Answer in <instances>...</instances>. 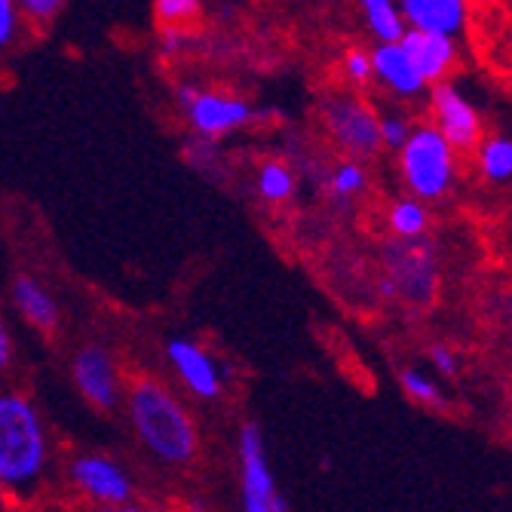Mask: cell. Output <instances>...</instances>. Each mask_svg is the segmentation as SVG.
<instances>
[{"label": "cell", "instance_id": "6da1fadb", "mask_svg": "<svg viewBox=\"0 0 512 512\" xmlns=\"http://www.w3.org/2000/svg\"><path fill=\"white\" fill-rule=\"evenodd\" d=\"M126 414L135 439L163 467H188L200 451L194 414L175 393L154 381L135 378L126 390Z\"/></svg>", "mask_w": 512, "mask_h": 512}, {"label": "cell", "instance_id": "7a4b0ae2", "mask_svg": "<svg viewBox=\"0 0 512 512\" xmlns=\"http://www.w3.org/2000/svg\"><path fill=\"white\" fill-rule=\"evenodd\" d=\"M53 445L34 399L19 390H0V485L28 500L50 473Z\"/></svg>", "mask_w": 512, "mask_h": 512}, {"label": "cell", "instance_id": "3957f363", "mask_svg": "<svg viewBox=\"0 0 512 512\" xmlns=\"http://www.w3.org/2000/svg\"><path fill=\"white\" fill-rule=\"evenodd\" d=\"M399 172L411 197L424 203L442 200L451 191L457 172L454 148L436 126H411L399 148Z\"/></svg>", "mask_w": 512, "mask_h": 512}, {"label": "cell", "instance_id": "277c9868", "mask_svg": "<svg viewBox=\"0 0 512 512\" xmlns=\"http://www.w3.org/2000/svg\"><path fill=\"white\" fill-rule=\"evenodd\" d=\"M68 485L92 506L135 509V479L120 460L108 454H77L68 460Z\"/></svg>", "mask_w": 512, "mask_h": 512}, {"label": "cell", "instance_id": "5b68a950", "mask_svg": "<svg viewBox=\"0 0 512 512\" xmlns=\"http://www.w3.org/2000/svg\"><path fill=\"white\" fill-rule=\"evenodd\" d=\"M178 102L194 135L209 138V142H221L224 135H234L255 120V108L240 96H230V92L181 86Z\"/></svg>", "mask_w": 512, "mask_h": 512}, {"label": "cell", "instance_id": "8992f818", "mask_svg": "<svg viewBox=\"0 0 512 512\" xmlns=\"http://www.w3.org/2000/svg\"><path fill=\"white\" fill-rule=\"evenodd\" d=\"M322 123L335 145L353 157H371L381 151L378 114L353 92H332L322 102Z\"/></svg>", "mask_w": 512, "mask_h": 512}, {"label": "cell", "instance_id": "52a82bcc", "mask_svg": "<svg viewBox=\"0 0 512 512\" xmlns=\"http://www.w3.org/2000/svg\"><path fill=\"white\" fill-rule=\"evenodd\" d=\"M237 463H240V503L246 512H283L286 500L279 497L276 476L270 470L264 436L258 424H243L237 436Z\"/></svg>", "mask_w": 512, "mask_h": 512}, {"label": "cell", "instance_id": "ba28073f", "mask_svg": "<svg viewBox=\"0 0 512 512\" xmlns=\"http://www.w3.org/2000/svg\"><path fill=\"white\" fill-rule=\"evenodd\" d=\"M71 378L80 396L96 411H117L123 402V384L114 353L105 344H83L71 359Z\"/></svg>", "mask_w": 512, "mask_h": 512}, {"label": "cell", "instance_id": "9c48e42d", "mask_svg": "<svg viewBox=\"0 0 512 512\" xmlns=\"http://www.w3.org/2000/svg\"><path fill=\"white\" fill-rule=\"evenodd\" d=\"M166 359L175 371V378L181 381V387L194 399L215 402L221 396V390H224L221 365L200 341H191V338L166 341Z\"/></svg>", "mask_w": 512, "mask_h": 512}, {"label": "cell", "instance_id": "30bf717a", "mask_svg": "<svg viewBox=\"0 0 512 512\" xmlns=\"http://www.w3.org/2000/svg\"><path fill=\"white\" fill-rule=\"evenodd\" d=\"M390 276L396 295H402L411 304H427L433 298V286H436V261H433V249L427 243H421V237L414 240H399L390 249Z\"/></svg>", "mask_w": 512, "mask_h": 512}, {"label": "cell", "instance_id": "8fae6325", "mask_svg": "<svg viewBox=\"0 0 512 512\" xmlns=\"http://www.w3.org/2000/svg\"><path fill=\"white\" fill-rule=\"evenodd\" d=\"M430 105H433L436 129L448 138V145H451L454 151H470V148L479 145V138H482L479 111L470 105V99L463 96V92H460L454 83L439 80V83L433 86Z\"/></svg>", "mask_w": 512, "mask_h": 512}, {"label": "cell", "instance_id": "7c38bea8", "mask_svg": "<svg viewBox=\"0 0 512 512\" xmlns=\"http://www.w3.org/2000/svg\"><path fill=\"white\" fill-rule=\"evenodd\" d=\"M371 80H378L384 89H390L399 99H414L427 89V80L411 62L402 40L378 43L375 50H371Z\"/></svg>", "mask_w": 512, "mask_h": 512}, {"label": "cell", "instance_id": "4fadbf2b", "mask_svg": "<svg viewBox=\"0 0 512 512\" xmlns=\"http://www.w3.org/2000/svg\"><path fill=\"white\" fill-rule=\"evenodd\" d=\"M402 46L408 50L411 62L421 71V77L430 83H439L448 77V71L454 68L457 59V43L448 34H436V31H417V28H405V34L399 37Z\"/></svg>", "mask_w": 512, "mask_h": 512}, {"label": "cell", "instance_id": "5bb4252c", "mask_svg": "<svg viewBox=\"0 0 512 512\" xmlns=\"http://www.w3.org/2000/svg\"><path fill=\"white\" fill-rule=\"evenodd\" d=\"M10 298H13V307L19 310V316L31 325V329H37L43 335L59 332V325H62L59 301H56V295L50 289L40 283V279H34L28 273L16 276Z\"/></svg>", "mask_w": 512, "mask_h": 512}, {"label": "cell", "instance_id": "9a60e30c", "mask_svg": "<svg viewBox=\"0 0 512 512\" xmlns=\"http://www.w3.org/2000/svg\"><path fill=\"white\" fill-rule=\"evenodd\" d=\"M405 28L457 37L467 28V0H396Z\"/></svg>", "mask_w": 512, "mask_h": 512}, {"label": "cell", "instance_id": "2e32d148", "mask_svg": "<svg viewBox=\"0 0 512 512\" xmlns=\"http://www.w3.org/2000/svg\"><path fill=\"white\" fill-rule=\"evenodd\" d=\"M356 4L362 10L365 28L378 43H390L405 34V19L396 0H356Z\"/></svg>", "mask_w": 512, "mask_h": 512}, {"label": "cell", "instance_id": "e0dca14e", "mask_svg": "<svg viewBox=\"0 0 512 512\" xmlns=\"http://www.w3.org/2000/svg\"><path fill=\"white\" fill-rule=\"evenodd\" d=\"M387 227L393 230L396 240H414L424 237L430 227V212L424 206V200L408 197V200H396L387 209Z\"/></svg>", "mask_w": 512, "mask_h": 512}, {"label": "cell", "instance_id": "ac0fdd59", "mask_svg": "<svg viewBox=\"0 0 512 512\" xmlns=\"http://www.w3.org/2000/svg\"><path fill=\"white\" fill-rule=\"evenodd\" d=\"M255 188H258L264 203H273V206L289 203L295 197V172L283 160H267L258 169Z\"/></svg>", "mask_w": 512, "mask_h": 512}, {"label": "cell", "instance_id": "d6986e66", "mask_svg": "<svg viewBox=\"0 0 512 512\" xmlns=\"http://www.w3.org/2000/svg\"><path fill=\"white\" fill-rule=\"evenodd\" d=\"M479 169L488 181H509L512 178V138L494 135L479 148Z\"/></svg>", "mask_w": 512, "mask_h": 512}, {"label": "cell", "instance_id": "ffe728a7", "mask_svg": "<svg viewBox=\"0 0 512 512\" xmlns=\"http://www.w3.org/2000/svg\"><path fill=\"white\" fill-rule=\"evenodd\" d=\"M365 188H368V172L362 169L359 160L347 157V160L335 163V169L329 175V191H332V197L353 200V197L365 194Z\"/></svg>", "mask_w": 512, "mask_h": 512}, {"label": "cell", "instance_id": "44dd1931", "mask_svg": "<svg viewBox=\"0 0 512 512\" xmlns=\"http://www.w3.org/2000/svg\"><path fill=\"white\" fill-rule=\"evenodd\" d=\"M402 390L414 399V402H424V405H436V408H442L445 405V396H442V390L436 387V381L427 375L424 368H414V365H408L405 371H402Z\"/></svg>", "mask_w": 512, "mask_h": 512}, {"label": "cell", "instance_id": "7402d4cb", "mask_svg": "<svg viewBox=\"0 0 512 512\" xmlns=\"http://www.w3.org/2000/svg\"><path fill=\"white\" fill-rule=\"evenodd\" d=\"M203 0H154V13L163 25H184L197 19Z\"/></svg>", "mask_w": 512, "mask_h": 512}, {"label": "cell", "instance_id": "603a6c76", "mask_svg": "<svg viewBox=\"0 0 512 512\" xmlns=\"http://www.w3.org/2000/svg\"><path fill=\"white\" fill-rule=\"evenodd\" d=\"M65 4L68 0H16L19 16L34 22V25H50L53 19H59Z\"/></svg>", "mask_w": 512, "mask_h": 512}, {"label": "cell", "instance_id": "cb8c5ba5", "mask_svg": "<svg viewBox=\"0 0 512 512\" xmlns=\"http://www.w3.org/2000/svg\"><path fill=\"white\" fill-rule=\"evenodd\" d=\"M378 129H381V148H390V151H399L402 148V142L408 138V132H411V123H408V117L405 114H381L378 117Z\"/></svg>", "mask_w": 512, "mask_h": 512}, {"label": "cell", "instance_id": "d4e9b609", "mask_svg": "<svg viewBox=\"0 0 512 512\" xmlns=\"http://www.w3.org/2000/svg\"><path fill=\"white\" fill-rule=\"evenodd\" d=\"M19 25H22V16H19L16 0H0V50H10L16 43Z\"/></svg>", "mask_w": 512, "mask_h": 512}, {"label": "cell", "instance_id": "484cf974", "mask_svg": "<svg viewBox=\"0 0 512 512\" xmlns=\"http://www.w3.org/2000/svg\"><path fill=\"white\" fill-rule=\"evenodd\" d=\"M344 77H347V83H353V86L371 83V53L350 50V53L344 56Z\"/></svg>", "mask_w": 512, "mask_h": 512}, {"label": "cell", "instance_id": "4316f807", "mask_svg": "<svg viewBox=\"0 0 512 512\" xmlns=\"http://www.w3.org/2000/svg\"><path fill=\"white\" fill-rule=\"evenodd\" d=\"M16 362V341H13V332L7 329V322L0 319V375H7Z\"/></svg>", "mask_w": 512, "mask_h": 512}, {"label": "cell", "instance_id": "83f0119b", "mask_svg": "<svg viewBox=\"0 0 512 512\" xmlns=\"http://www.w3.org/2000/svg\"><path fill=\"white\" fill-rule=\"evenodd\" d=\"M430 359H433V365H436V371L439 375H445V378H454L457 375V356H454V350L451 347H442V344H436L433 350H430Z\"/></svg>", "mask_w": 512, "mask_h": 512}, {"label": "cell", "instance_id": "f1b7e54d", "mask_svg": "<svg viewBox=\"0 0 512 512\" xmlns=\"http://www.w3.org/2000/svg\"><path fill=\"white\" fill-rule=\"evenodd\" d=\"M7 506V491H4V485H0V509Z\"/></svg>", "mask_w": 512, "mask_h": 512}]
</instances>
